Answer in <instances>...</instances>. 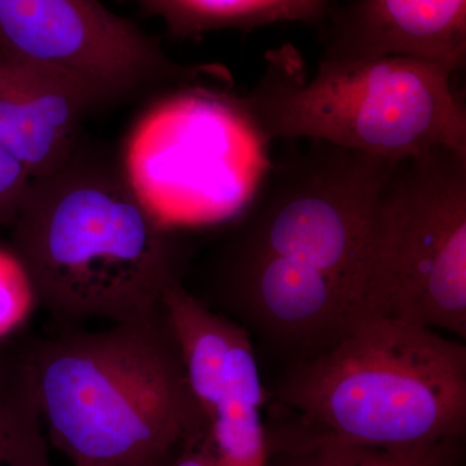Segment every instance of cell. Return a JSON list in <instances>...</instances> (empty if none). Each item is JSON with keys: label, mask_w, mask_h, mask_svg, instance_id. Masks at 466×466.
Instances as JSON below:
<instances>
[{"label": "cell", "mask_w": 466, "mask_h": 466, "mask_svg": "<svg viewBox=\"0 0 466 466\" xmlns=\"http://www.w3.org/2000/svg\"><path fill=\"white\" fill-rule=\"evenodd\" d=\"M18 370L72 466H167L210 435L162 309L45 339Z\"/></svg>", "instance_id": "obj_1"}, {"label": "cell", "mask_w": 466, "mask_h": 466, "mask_svg": "<svg viewBox=\"0 0 466 466\" xmlns=\"http://www.w3.org/2000/svg\"><path fill=\"white\" fill-rule=\"evenodd\" d=\"M465 428L464 343L372 317L285 376L265 437L410 447L464 440Z\"/></svg>", "instance_id": "obj_2"}, {"label": "cell", "mask_w": 466, "mask_h": 466, "mask_svg": "<svg viewBox=\"0 0 466 466\" xmlns=\"http://www.w3.org/2000/svg\"><path fill=\"white\" fill-rule=\"evenodd\" d=\"M456 70L425 58H321L315 76L291 45L266 54V66L240 104L267 144L320 140L392 162L437 148L466 156V106Z\"/></svg>", "instance_id": "obj_3"}, {"label": "cell", "mask_w": 466, "mask_h": 466, "mask_svg": "<svg viewBox=\"0 0 466 466\" xmlns=\"http://www.w3.org/2000/svg\"><path fill=\"white\" fill-rule=\"evenodd\" d=\"M16 251L39 303L66 320H146L177 279L159 226L128 189L33 184L16 218Z\"/></svg>", "instance_id": "obj_4"}, {"label": "cell", "mask_w": 466, "mask_h": 466, "mask_svg": "<svg viewBox=\"0 0 466 466\" xmlns=\"http://www.w3.org/2000/svg\"><path fill=\"white\" fill-rule=\"evenodd\" d=\"M352 320L385 318L466 339V156L401 161L373 208Z\"/></svg>", "instance_id": "obj_5"}, {"label": "cell", "mask_w": 466, "mask_h": 466, "mask_svg": "<svg viewBox=\"0 0 466 466\" xmlns=\"http://www.w3.org/2000/svg\"><path fill=\"white\" fill-rule=\"evenodd\" d=\"M306 142L267 167L235 251L318 269L345 288L351 305L373 208L400 162Z\"/></svg>", "instance_id": "obj_6"}, {"label": "cell", "mask_w": 466, "mask_h": 466, "mask_svg": "<svg viewBox=\"0 0 466 466\" xmlns=\"http://www.w3.org/2000/svg\"><path fill=\"white\" fill-rule=\"evenodd\" d=\"M260 146L240 100L204 91L171 97L131 135L128 191L162 227L225 219L256 192Z\"/></svg>", "instance_id": "obj_7"}, {"label": "cell", "mask_w": 466, "mask_h": 466, "mask_svg": "<svg viewBox=\"0 0 466 466\" xmlns=\"http://www.w3.org/2000/svg\"><path fill=\"white\" fill-rule=\"evenodd\" d=\"M0 48L90 100L149 72L177 73L155 42L100 0H0Z\"/></svg>", "instance_id": "obj_8"}, {"label": "cell", "mask_w": 466, "mask_h": 466, "mask_svg": "<svg viewBox=\"0 0 466 466\" xmlns=\"http://www.w3.org/2000/svg\"><path fill=\"white\" fill-rule=\"evenodd\" d=\"M161 309L210 437L219 441L262 434L266 392L247 332L210 311L177 279L165 288Z\"/></svg>", "instance_id": "obj_9"}, {"label": "cell", "mask_w": 466, "mask_h": 466, "mask_svg": "<svg viewBox=\"0 0 466 466\" xmlns=\"http://www.w3.org/2000/svg\"><path fill=\"white\" fill-rule=\"evenodd\" d=\"M228 279L236 305L260 329L285 343L308 346L318 354L351 324L348 291L318 269L235 251Z\"/></svg>", "instance_id": "obj_10"}, {"label": "cell", "mask_w": 466, "mask_h": 466, "mask_svg": "<svg viewBox=\"0 0 466 466\" xmlns=\"http://www.w3.org/2000/svg\"><path fill=\"white\" fill-rule=\"evenodd\" d=\"M425 58L466 64V0H354L334 14L323 58Z\"/></svg>", "instance_id": "obj_11"}, {"label": "cell", "mask_w": 466, "mask_h": 466, "mask_svg": "<svg viewBox=\"0 0 466 466\" xmlns=\"http://www.w3.org/2000/svg\"><path fill=\"white\" fill-rule=\"evenodd\" d=\"M88 101L75 86L0 48V146L34 183L63 164Z\"/></svg>", "instance_id": "obj_12"}, {"label": "cell", "mask_w": 466, "mask_h": 466, "mask_svg": "<svg viewBox=\"0 0 466 466\" xmlns=\"http://www.w3.org/2000/svg\"><path fill=\"white\" fill-rule=\"evenodd\" d=\"M267 466H465L462 441L373 447L328 438H265Z\"/></svg>", "instance_id": "obj_13"}, {"label": "cell", "mask_w": 466, "mask_h": 466, "mask_svg": "<svg viewBox=\"0 0 466 466\" xmlns=\"http://www.w3.org/2000/svg\"><path fill=\"white\" fill-rule=\"evenodd\" d=\"M332 0H150L177 33L250 30L278 23L312 24L327 14Z\"/></svg>", "instance_id": "obj_14"}, {"label": "cell", "mask_w": 466, "mask_h": 466, "mask_svg": "<svg viewBox=\"0 0 466 466\" xmlns=\"http://www.w3.org/2000/svg\"><path fill=\"white\" fill-rule=\"evenodd\" d=\"M36 303L38 296L23 260L0 249V339L25 323Z\"/></svg>", "instance_id": "obj_15"}, {"label": "cell", "mask_w": 466, "mask_h": 466, "mask_svg": "<svg viewBox=\"0 0 466 466\" xmlns=\"http://www.w3.org/2000/svg\"><path fill=\"white\" fill-rule=\"evenodd\" d=\"M33 184L23 165L0 146V223L14 222Z\"/></svg>", "instance_id": "obj_16"}, {"label": "cell", "mask_w": 466, "mask_h": 466, "mask_svg": "<svg viewBox=\"0 0 466 466\" xmlns=\"http://www.w3.org/2000/svg\"><path fill=\"white\" fill-rule=\"evenodd\" d=\"M219 453L210 435L195 446L183 450L167 466H218Z\"/></svg>", "instance_id": "obj_17"}, {"label": "cell", "mask_w": 466, "mask_h": 466, "mask_svg": "<svg viewBox=\"0 0 466 466\" xmlns=\"http://www.w3.org/2000/svg\"><path fill=\"white\" fill-rule=\"evenodd\" d=\"M14 466H51L48 461L47 449H34L20 456Z\"/></svg>", "instance_id": "obj_18"}, {"label": "cell", "mask_w": 466, "mask_h": 466, "mask_svg": "<svg viewBox=\"0 0 466 466\" xmlns=\"http://www.w3.org/2000/svg\"><path fill=\"white\" fill-rule=\"evenodd\" d=\"M15 373H16V368H9L7 364L0 360V403L5 400L11 390Z\"/></svg>", "instance_id": "obj_19"}, {"label": "cell", "mask_w": 466, "mask_h": 466, "mask_svg": "<svg viewBox=\"0 0 466 466\" xmlns=\"http://www.w3.org/2000/svg\"><path fill=\"white\" fill-rule=\"evenodd\" d=\"M0 466H9L7 459V447H5V431H3L2 415H0Z\"/></svg>", "instance_id": "obj_20"}, {"label": "cell", "mask_w": 466, "mask_h": 466, "mask_svg": "<svg viewBox=\"0 0 466 466\" xmlns=\"http://www.w3.org/2000/svg\"><path fill=\"white\" fill-rule=\"evenodd\" d=\"M219 453V452H218ZM218 466H236L235 464H232L231 461H228V460L223 458L222 455L219 453V462H218Z\"/></svg>", "instance_id": "obj_21"}, {"label": "cell", "mask_w": 466, "mask_h": 466, "mask_svg": "<svg viewBox=\"0 0 466 466\" xmlns=\"http://www.w3.org/2000/svg\"><path fill=\"white\" fill-rule=\"evenodd\" d=\"M233 464V462H232ZM236 465V464H235ZM236 466H267V461L265 462H257V464H249V465H236Z\"/></svg>", "instance_id": "obj_22"}]
</instances>
